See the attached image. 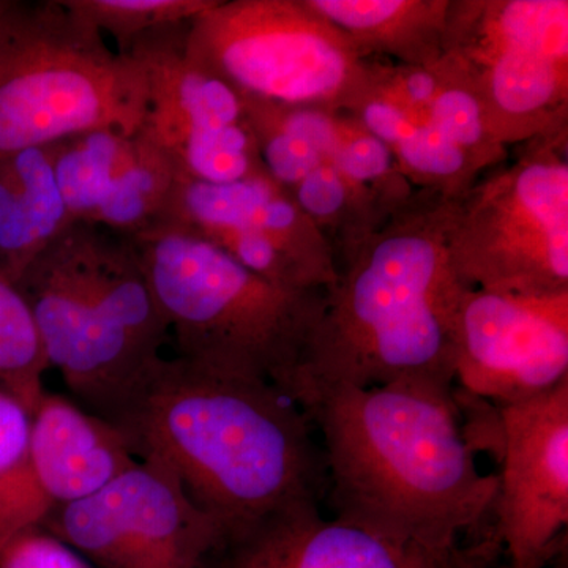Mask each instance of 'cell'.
Here are the masks:
<instances>
[{
  "label": "cell",
  "mask_w": 568,
  "mask_h": 568,
  "mask_svg": "<svg viewBox=\"0 0 568 568\" xmlns=\"http://www.w3.org/2000/svg\"><path fill=\"white\" fill-rule=\"evenodd\" d=\"M298 407L323 436L335 518L439 555L488 526L497 478L478 469L452 384L334 387Z\"/></svg>",
  "instance_id": "1"
},
{
  "label": "cell",
  "mask_w": 568,
  "mask_h": 568,
  "mask_svg": "<svg viewBox=\"0 0 568 568\" xmlns=\"http://www.w3.org/2000/svg\"><path fill=\"white\" fill-rule=\"evenodd\" d=\"M112 424L226 536L290 504L321 503L327 488L308 417L260 377L162 357Z\"/></svg>",
  "instance_id": "2"
},
{
  "label": "cell",
  "mask_w": 568,
  "mask_h": 568,
  "mask_svg": "<svg viewBox=\"0 0 568 568\" xmlns=\"http://www.w3.org/2000/svg\"><path fill=\"white\" fill-rule=\"evenodd\" d=\"M452 201L416 190L338 268L283 387L295 405L334 387L455 384V321L467 290L448 254Z\"/></svg>",
  "instance_id": "3"
},
{
  "label": "cell",
  "mask_w": 568,
  "mask_h": 568,
  "mask_svg": "<svg viewBox=\"0 0 568 568\" xmlns=\"http://www.w3.org/2000/svg\"><path fill=\"white\" fill-rule=\"evenodd\" d=\"M71 394L114 422L170 342L132 241L74 223L17 282Z\"/></svg>",
  "instance_id": "4"
},
{
  "label": "cell",
  "mask_w": 568,
  "mask_h": 568,
  "mask_svg": "<svg viewBox=\"0 0 568 568\" xmlns=\"http://www.w3.org/2000/svg\"><path fill=\"white\" fill-rule=\"evenodd\" d=\"M179 357L268 381L283 392L324 306V293L286 290L204 239L155 224L129 237Z\"/></svg>",
  "instance_id": "5"
},
{
  "label": "cell",
  "mask_w": 568,
  "mask_h": 568,
  "mask_svg": "<svg viewBox=\"0 0 568 568\" xmlns=\"http://www.w3.org/2000/svg\"><path fill=\"white\" fill-rule=\"evenodd\" d=\"M141 63L111 50L63 0H9L0 14V156L95 130L138 133Z\"/></svg>",
  "instance_id": "6"
},
{
  "label": "cell",
  "mask_w": 568,
  "mask_h": 568,
  "mask_svg": "<svg viewBox=\"0 0 568 568\" xmlns=\"http://www.w3.org/2000/svg\"><path fill=\"white\" fill-rule=\"evenodd\" d=\"M448 254L470 290L568 291V125L519 145L452 201Z\"/></svg>",
  "instance_id": "7"
},
{
  "label": "cell",
  "mask_w": 568,
  "mask_h": 568,
  "mask_svg": "<svg viewBox=\"0 0 568 568\" xmlns=\"http://www.w3.org/2000/svg\"><path fill=\"white\" fill-rule=\"evenodd\" d=\"M189 51L241 95L332 111L362 99L376 61L305 0H215Z\"/></svg>",
  "instance_id": "8"
},
{
  "label": "cell",
  "mask_w": 568,
  "mask_h": 568,
  "mask_svg": "<svg viewBox=\"0 0 568 568\" xmlns=\"http://www.w3.org/2000/svg\"><path fill=\"white\" fill-rule=\"evenodd\" d=\"M444 55L504 148L568 125L567 0H450Z\"/></svg>",
  "instance_id": "9"
},
{
  "label": "cell",
  "mask_w": 568,
  "mask_h": 568,
  "mask_svg": "<svg viewBox=\"0 0 568 568\" xmlns=\"http://www.w3.org/2000/svg\"><path fill=\"white\" fill-rule=\"evenodd\" d=\"M43 529L102 568H203L226 536L155 459L55 508Z\"/></svg>",
  "instance_id": "10"
},
{
  "label": "cell",
  "mask_w": 568,
  "mask_h": 568,
  "mask_svg": "<svg viewBox=\"0 0 568 568\" xmlns=\"http://www.w3.org/2000/svg\"><path fill=\"white\" fill-rule=\"evenodd\" d=\"M190 22L148 33L123 52L148 77L142 132L179 178L227 183L265 173L241 93L190 54Z\"/></svg>",
  "instance_id": "11"
},
{
  "label": "cell",
  "mask_w": 568,
  "mask_h": 568,
  "mask_svg": "<svg viewBox=\"0 0 568 568\" xmlns=\"http://www.w3.org/2000/svg\"><path fill=\"white\" fill-rule=\"evenodd\" d=\"M156 224L204 239L246 271L286 290L324 293L338 278L324 235L267 173L227 183L178 178Z\"/></svg>",
  "instance_id": "12"
},
{
  "label": "cell",
  "mask_w": 568,
  "mask_h": 568,
  "mask_svg": "<svg viewBox=\"0 0 568 568\" xmlns=\"http://www.w3.org/2000/svg\"><path fill=\"white\" fill-rule=\"evenodd\" d=\"M495 413L493 532L508 567L549 568L568 549V381Z\"/></svg>",
  "instance_id": "13"
},
{
  "label": "cell",
  "mask_w": 568,
  "mask_h": 568,
  "mask_svg": "<svg viewBox=\"0 0 568 568\" xmlns=\"http://www.w3.org/2000/svg\"><path fill=\"white\" fill-rule=\"evenodd\" d=\"M455 381L495 407L568 381V291L532 297L467 287L455 321Z\"/></svg>",
  "instance_id": "14"
},
{
  "label": "cell",
  "mask_w": 568,
  "mask_h": 568,
  "mask_svg": "<svg viewBox=\"0 0 568 568\" xmlns=\"http://www.w3.org/2000/svg\"><path fill=\"white\" fill-rule=\"evenodd\" d=\"M52 166L73 223L123 237L162 219L178 171L144 132L95 130L51 145Z\"/></svg>",
  "instance_id": "15"
},
{
  "label": "cell",
  "mask_w": 568,
  "mask_h": 568,
  "mask_svg": "<svg viewBox=\"0 0 568 568\" xmlns=\"http://www.w3.org/2000/svg\"><path fill=\"white\" fill-rule=\"evenodd\" d=\"M440 82V61L410 67L376 59L364 95L347 112L387 145L414 189L455 200L484 174L440 122L435 103Z\"/></svg>",
  "instance_id": "16"
},
{
  "label": "cell",
  "mask_w": 568,
  "mask_h": 568,
  "mask_svg": "<svg viewBox=\"0 0 568 568\" xmlns=\"http://www.w3.org/2000/svg\"><path fill=\"white\" fill-rule=\"evenodd\" d=\"M452 552L396 545L301 500L227 534L203 568H436Z\"/></svg>",
  "instance_id": "17"
},
{
  "label": "cell",
  "mask_w": 568,
  "mask_h": 568,
  "mask_svg": "<svg viewBox=\"0 0 568 568\" xmlns=\"http://www.w3.org/2000/svg\"><path fill=\"white\" fill-rule=\"evenodd\" d=\"M138 462L118 425L65 396H41L32 413L28 474L48 515L95 495Z\"/></svg>",
  "instance_id": "18"
},
{
  "label": "cell",
  "mask_w": 568,
  "mask_h": 568,
  "mask_svg": "<svg viewBox=\"0 0 568 568\" xmlns=\"http://www.w3.org/2000/svg\"><path fill=\"white\" fill-rule=\"evenodd\" d=\"M73 224L51 145L0 156V272L11 283Z\"/></svg>",
  "instance_id": "19"
},
{
  "label": "cell",
  "mask_w": 568,
  "mask_h": 568,
  "mask_svg": "<svg viewBox=\"0 0 568 568\" xmlns=\"http://www.w3.org/2000/svg\"><path fill=\"white\" fill-rule=\"evenodd\" d=\"M368 59L433 67L443 59L450 0H305Z\"/></svg>",
  "instance_id": "20"
},
{
  "label": "cell",
  "mask_w": 568,
  "mask_h": 568,
  "mask_svg": "<svg viewBox=\"0 0 568 568\" xmlns=\"http://www.w3.org/2000/svg\"><path fill=\"white\" fill-rule=\"evenodd\" d=\"M31 426V410L0 388V547L47 518L29 481Z\"/></svg>",
  "instance_id": "21"
},
{
  "label": "cell",
  "mask_w": 568,
  "mask_h": 568,
  "mask_svg": "<svg viewBox=\"0 0 568 568\" xmlns=\"http://www.w3.org/2000/svg\"><path fill=\"white\" fill-rule=\"evenodd\" d=\"M48 369L31 310L17 284L0 272V388L33 413L47 392Z\"/></svg>",
  "instance_id": "22"
},
{
  "label": "cell",
  "mask_w": 568,
  "mask_h": 568,
  "mask_svg": "<svg viewBox=\"0 0 568 568\" xmlns=\"http://www.w3.org/2000/svg\"><path fill=\"white\" fill-rule=\"evenodd\" d=\"M73 13L102 36L111 37L123 54L134 41L168 26L192 21L215 0H63Z\"/></svg>",
  "instance_id": "23"
},
{
  "label": "cell",
  "mask_w": 568,
  "mask_h": 568,
  "mask_svg": "<svg viewBox=\"0 0 568 568\" xmlns=\"http://www.w3.org/2000/svg\"><path fill=\"white\" fill-rule=\"evenodd\" d=\"M0 568H92L74 549L43 528L10 538L0 547Z\"/></svg>",
  "instance_id": "24"
},
{
  "label": "cell",
  "mask_w": 568,
  "mask_h": 568,
  "mask_svg": "<svg viewBox=\"0 0 568 568\" xmlns=\"http://www.w3.org/2000/svg\"><path fill=\"white\" fill-rule=\"evenodd\" d=\"M436 568H510L504 549L496 540L491 525L476 534V540L459 545L439 567Z\"/></svg>",
  "instance_id": "25"
},
{
  "label": "cell",
  "mask_w": 568,
  "mask_h": 568,
  "mask_svg": "<svg viewBox=\"0 0 568 568\" xmlns=\"http://www.w3.org/2000/svg\"><path fill=\"white\" fill-rule=\"evenodd\" d=\"M551 568H568V549L556 558L555 562L551 564Z\"/></svg>",
  "instance_id": "26"
},
{
  "label": "cell",
  "mask_w": 568,
  "mask_h": 568,
  "mask_svg": "<svg viewBox=\"0 0 568 568\" xmlns=\"http://www.w3.org/2000/svg\"><path fill=\"white\" fill-rule=\"evenodd\" d=\"M7 2H9V0H0V14H2V11L6 10Z\"/></svg>",
  "instance_id": "27"
}]
</instances>
